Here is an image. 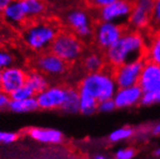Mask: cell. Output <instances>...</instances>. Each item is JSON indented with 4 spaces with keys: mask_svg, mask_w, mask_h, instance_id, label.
Masks as SVG:
<instances>
[{
    "mask_svg": "<svg viewBox=\"0 0 160 159\" xmlns=\"http://www.w3.org/2000/svg\"><path fill=\"white\" fill-rule=\"evenodd\" d=\"M147 44L142 31L128 27L123 35L105 51L106 63L112 67L146 60Z\"/></svg>",
    "mask_w": 160,
    "mask_h": 159,
    "instance_id": "cell-1",
    "label": "cell"
},
{
    "mask_svg": "<svg viewBox=\"0 0 160 159\" xmlns=\"http://www.w3.org/2000/svg\"><path fill=\"white\" fill-rule=\"evenodd\" d=\"M62 29V22L53 18L31 20L21 29V40L28 49L41 53L49 50L51 43Z\"/></svg>",
    "mask_w": 160,
    "mask_h": 159,
    "instance_id": "cell-2",
    "label": "cell"
},
{
    "mask_svg": "<svg viewBox=\"0 0 160 159\" xmlns=\"http://www.w3.org/2000/svg\"><path fill=\"white\" fill-rule=\"evenodd\" d=\"M112 66H106L99 72L85 73L76 85L80 93L95 97L98 102L113 98L116 94V83L112 75Z\"/></svg>",
    "mask_w": 160,
    "mask_h": 159,
    "instance_id": "cell-3",
    "label": "cell"
},
{
    "mask_svg": "<svg viewBox=\"0 0 160 159\" xmlns=\"http://www.w3.org/2000/svg\"><path fill=\"white\" fill-rule=\"evenodd\" d=\"M87 44L78 36L67 28H63L54 39L49 50L63 59L68 65L73 66L81 60Z\"/></svg>",
    "mask_w": 160,
    "mask_h": 159,
    "instance_id": "cell-4",
    "label": "cell"
},
{
    "mask_svg": "<svg viewBox=\"0 0 160 159\" xmlns=\"http://www.w3.org/2000/svg\"><path fill=\"white\" fill-rule=\"evenodd\" d=\"M65 28L73 32L86 44H90L93 38L95 17L93 11L86 6L74 7L68 11L64 16Z\"/></svg>",
    "mask_w": 160,
    "mask_h": 159,
    "instance_id": "cell-5",
    "label": "cell"
},
{
    "mask_svg": "<svg viewBox=\"0 0 160 159\" xmlns=\"http://www.w3.org/2000/svg\"><path fill=\"white\" fill-rule=\"evenodd\" d=\"M128 29V24H119L95 19L93 38L90 43L91 47L105 53V51L112 47Z\"/></svg>",
    "mask_w": 160,
    "mask_h": 159,
    "instance_id": "cell-6",
    "label": "cell"
},
{
    "mask_svg": "<svg viewBox=\"0 0 160 159\" xmlns=\"http://www.w3.org/2000/svg\"><path fill=\"white\" fill-rule=\"evenodd\" d=\"M31 67L48 78H61L70 72L72 66L66 63L50 50H47L36 53L31 61Z\"/></svg>",
    "mask_w": 160,
    "mask_h": 159,
    "instance_id": "cell-7",
    "label": "cell"
},
{
    "mask_svg": "<svg viewBox=\"0 0 160 159\" xmlns=\"http://www.w3.org/2000/svg\"><path fill=\"white\" fill-rule=\"evenodd\" d=\"M135 0H118L98 10H92L95 19L128 24V17L134 7Z\"/></svg>",
    "mask_w": 160,
    "mask_h": 159,
    "instance_id": "cell-8",
    "label": "cell"
},
{
    "mask_svg": "<svg viewBox=\"0 0 160 159\" xmlns=\"http://www.w3.org/2000/svg\"><path fill=\"white\" fill-rule=\"evenodd\" d=\"M144 62L145 60H142L113 67L112 75L117 87L119 89H122L138 84Z\"/></svg>",
    "mask_w": 160,
    "mask_h": 159,
    "instance_id": "cell-9",
    "label": "cell"
},
{
    "mask_svg": "<svg viewBox=\"0 0 160 159\" xmlns=\"http://www.w3.org/2000/svg\"><path fill=\"white\" fill-rule=\"evenodd\" d=\"M67 84L49 85L42 92L36 95L39 109L56 110L61 109L67 95Z\"/></svg>",
    "mask_w": 160,
    "mask_h": 159,
    "instance_id": "cell-10",
    "label": "cell"
},
{
    "mask_svg": "<svg viewBox=\"0 0 160 159\" xmlns=\"http://www.w3.org/2000/svg\"><path fill=\"white\" fill-rule=\"evenodd\" d=\"M153 0H135L132 12L128 17V25L134 30L144 31L150 25Z\"/></svg>",
    "mask_w": 160,
    "mask_h": 159,
    "instance_id": "cell-11",
    "label": "cell"
},
{
    "mask_svg": "<svg viewBox=\"0 0 160 159\" xmlns=\"http://www.w3.org/2000/svg\"><path fill=\"white\" fill-rule=\"evenodd\" d=\"M27 74L28 70L16 65H12L1 71L2 92L10 96L14 91L26 83Z\"/></svg>",
    "mask_w": 160,
    "mask_h": 159,
    "instance_id": "cell-12",
    "label": "cell"
},
{
    "mask_svg": "<svg viewBox=\"0 0 160 159\" xmlns=\"http://www.w3.org/2000/svg\"><path fill=\"white\" fill-rule=\"evenodd\" d=\"M1 17L11 27L21 30L29 22L23 0H12L2 12Z\"/></svg>",
    "mask_w": 160,
    "mask_h": 159,
    "instance_id": "cell-13",
    "label": "cell"
},
{
    "mask_svg": "<svg viewBox=\"0 0 160 159\" xmlns=\"http://www.w3.org/2000/svg\"><path fill=\"white\" fill-rule=\"evenodd\" d=\"M138 85L145 92L160 91V66L145 60Z\"/></svg>",
    "mask_w": 160,
    "mask_h": 159,
    "instance_id": "cell-14",
    "label": "cell"
},
{
    "mask_svg": "<svg viewBox=\"0 0 160 159\" xmlns=\"http://www.w3.org/2000/svg\"><path fill=\"white\" fill-rule=\"evenodd\" d=\"M143 95V90L137 84L131 87L119 89L113 97L116 108L131 107L140 102Z\"/></svg>",
    "mask_w": 160,
    "mask_h": 159,
    "instance_id": "cell-15",
    "label": "cell"
},
{
    "mask_svg": "<svg viewBox=\"0 0 160 159\" xmlns=\"http://www.w3.org/2000/svg\"><path fill=\"white\" fill-rule=\"evenodd\" d=\"M27 135L34 141L42 144L58 145L64 140V134L51 127H30L27 130Z\"/></svg>",
    "mask_w": 160,
    "mask_h": 159,
    "instance_id": "cell-16",
    "label": "cell"
},
{
    "mask_svg": "<svg viewBox=\"0 0 160 159\" xmlns=\"http://www.w3.org/2000/svg\"><path fill=\"white\" fill-rule=\"evenodd\" d=\"M106 64L105 53L94 47H91L88 52H85L80 60V65L85 73L99 72L106 66Z\"/></svg>",
    "mask_w": 160,
    "mask_h": 159,
    "instance_id": "cell-17",
    "label": "cell"
},
{
    "mask_svg": "<svg viewBox=\"0 0 160 159\" xmlns=\"http://www.w3.org/2000/svg\"><path fill=\"white\" fill-rule=\"evenodd\" d=\"M146 40V60L160 66V31H142Z\"/></svg>",
    "mask_w": 160,
    "mask_h": 159,
    "instance_id": "cell-18",
    "label": "cell"
},
{
    "mask_svg": "<svg viewBox=\"0 0 160 159\" xmlns=\"http://www.w3.org/2000/svg\"><path fill=\"white\" fill-rule=\"evenodd\" d=\"M26 84H28L37 95L47 89L50 85V82L48 76H45L39 71L30 67L28 70Z\"/></svg>",
    "mask_w": 160,
    "mask_h": 159,
    "instance_id": "cell-19",
    "label": "cell"
},
{
    "mask_svg": "<svg viewBox=\"0 0 160 159\" xmlns=\"http://www.w3.org/2000/svg\"><path fill=\"white\" fill-rule=\"evenodd\" d=\"M79 91L75 86H67V95L60 110L67 114H76L79 112Z\"/></svg>",
    "mask_w": 160,
    "mask_h": 159,
    "instance_id": "cell-20",
    "label": "cell"
},
{
    "mask_svg": "<svg viewBox=\"0 0 160 159\" xmlns=\"http://www.w3.org/2000/svg\"><path fill=\"white\" fill-rule=\"evenodd\" d=\"M29 21L44 17L47 13V3L44 0H23Z\"/></svg>",
    "mask_w": 160,
    "mask_h": 159,
    "instance_id": "cell-21",
    "label": "cell"
},
{
    "mask_svg": "<svg viewBox=\"0 0 160 159\" xmlns=\"http://www.w3.org/2000/svg\"><path fill=\"white\" fill-rule=\"evenodd\" d=\"M8 109L14 113H31L39 109L36 97H33L27 99L15 100L10 99L8 104Z\"/></svg>",
    "mask_w": 160,
    "mask_h": 159,
    "instance_id": "cell-22",
    "label": "cell"
},
{
    "mask_svg": "<svg viewBox=\"0 0 160 159\" xmlns=\"http://www.w3.org/2000/svg\"><path fill=\"white\" fill-rule=\"evenodd\" d=\"M79 112L83 115H93L94 113L98 111V101L85 93H80L79 92Z\"/></svg>",
    "mask_w": 160,
    "mask_h": 159,
    "instance_id": "cell-23",
    "label": "cell"
},
{
    "mask_svg": "<svg viewBox=\"0 0 160 159\" xmlns=\"http://www.w3.org/2000/svg\"><path fill=\"white\" fill-rule=\"evenodd\" d=\"M134 133L135 131L131 127H121L110 133L109 140L112 143H118L131 138L134 135Z\"/></svg>",
    "mask_w": 160,
    "mask_h": 159,
    "instance_id": "cell-24",
    "label": "cell"
},
{
    "mask_svg": "<svg viewBox=\"0 0 160 159\" xmlns=\"http://www.w3.org/2000/svg\"><path fill=\"white\" fill-rule=\"evenodd\" d=\"M33 97H36V93L34 92L33 89L28 84L25 83L23 86L19 87L10 95V99L20 100V99H27Z\"/></svg>",
    "mask_w": 160,
    "mask_h": 159,
    "instance_id": "cell-25",
    "label": "cell"
},
{
    "mask_svg": "<svg viewBox=\"0 0 160 159\" xmlns=\"http://www.w3.org/2000/svg\"><path fill=\"white\" fill-rule=\"evenodd\" d=\"M146 30L160 31V0H153V7L150 25Z\"/></svg>",
    "mask_w": 160,
    "mask_h": 159,
    "instance_id": "cell-26",
    "label": "cell"
},
{
    "mask_svg": "<svg viewBox=\"0 0 160 159\" xmlns=\"http://www.w3.org/2000/svg\"><path fill=\"white\" fill-rule=\"evenodd\" d=\"M15 62L16 58L13 52L0 45V72L10 66L15 65Z\"/></svg>",
    "mask_w": 160,
    "mask_h": 159,
    "instance_id": "cell-27",
    "label": "cell"
},
{
    "mask_svg": "<svg viewBox=\"0 0 160 159\" xmlns=\"http://www.w3.org/2000/svg\"><path fill=\"white\" fill-rule=\"evenodd\" d=\"M140 103L143 105H152L154 103H160V91L159 92L143 93Z\"/></svg>",
    "mask_w": 160,
    "mask_h": 159,
    "instance_id": "cell-28",
    "label": "cell"
},
{
    "mask_svg": "<svg viewBox=\"0 0 160 159\" xmlns=\"http://www.w3.org/2000/svg\"><path fill=\"white\" fill-rule=\"evenodd\" d=\"M118 0H82V3L91 10H98Z\"/></svg>",
    "mask_w": 160,
    "mask_h": 159,
    "instance_id": "cell-29",
    "label": "cell"
},
{
    "mask_svg": "<svg viewBox=\"0 0 160 159\" xmlns=\"http://www.w3.org/2000/svg\"><path fill=\"white\" fill-rule=\"evenodd\" d=\"M18 139V134L12 131H1L0 130V144L11 145Z\"/></svg>",
    "mask_w": 160,
    "mask_h": 159,
    "instance_id": "cell-30",
    "label": "cell"
},
{
    "mask_svg": "<svg viewBox=\"0 0 160 159\" xmlns=\"http://www.w3.org/2000/svg\"><path fill=\"white\" fill-rule=\"evenodd\" d=\"M136 152L132 147H122L115 152V159H133Z\"/></svg>",
    "mask_w": 160,
    "mask_h": 159,
    "instance_id": "cell-31",
    "label": "cell"
},
{
    "mask_svg": "<svg viewBox=\"0 0 160 159\" xmlns=\"http://www.w3.org/2000/svg\"><path fill=\"white\" fill-rule=\"evenodd\" d=\"M115 108H116V105H115V102H114V99L109 98V99H105V100H102V101L98 102V111L108 113V112L113 111Z\"/></svg>",
    "mask_w": 160,
    "mask_h": 159,
    "instance_id": "cell-32",
    "label": "cell"
},
{
    "mask_svg": "<svg viewBox=\"0 0 160 159\" xmlns=\"http://www.w3.org/2000/svg\"><path fill=\"white\" fill-rule=\"evenodd\" d=\"M10 102V96L5 94L4 92H0V111L8 108V104Z\"/></svg>",
    "mask_w": 160,
    "mask_h": 159,
    "instance_id": "cell-33",
    "label": "cell"
},
{
    "mask_svg": "<svg viewBox=\"0 0 160 159\" xmlns=\"http://www.w3.org/2000/svg\"><path fill=\"white\" fill-rule=\"evenodd\" d=\"M12 0H0V16H1L2 12L5 10V8L9 5V3Z\"/></svg>",
    "mask_w": 160,
    "mask_h": 159,
    "instance_id": "cell-34",
    "label": "cell"
},
{
    "mask_svg": "<svg viewBox=\"0 0 160 159\" xmlns=\"http://www.w3.org/2000/svg\"><path fill=\"white\" fill-rule=\"evenodd\" d=\"M152 134L154 135H160V122H158L157 124L152 127Z\"/></svg>",
    "mask_w": 160,
    "mask_h": 159,
    "instance_id": "cell-35",
    "label": "cell"
},
{
    "mask_svg": "<svg viewBox=\"0 0 160 159\" xmlns=\"http://www.w3.org/2000/svg\"><path fill=\"white\" fill-rule=\"evenodd\" d=\"M153 155H154L155 157H160V147H156V149L154 150V152H153Z\"/></svg>",
    "mask_w": 160,
    "mask_h": 159,
    "instance_id": "cell-36",
    "label": "cell"
},
{
    "mask_svg": "<svg viewBox=\"0 0 160 159\" xmlns=\"http://www.w3.org/2000/svg\"><path fill=\"white\" fill-rule=\"evenodd\" d=\"M94 159H110V158L107 157V156H105V155H102V154H97L94 157Z\"/></svg>",
    "mask_w": 160,
    "mask_h": 159,
    "instance_id": "cell-37",
    "label": "cell"
},
{
    "mask_svg": "<svg viewBox=\"0 0 160 159\" xmlns=\"http://www.w3.org/2000/svg\"><path fill=\"white\" fill-rule=\"evenodd\" d=\"M0 92H2V83H1V72H0Z\"/></svg>",
    "mask_w": 160,
    "mask_h": 159,
    "instance_id": "cell-38",
    "label": "cell"
}]
</instances>
